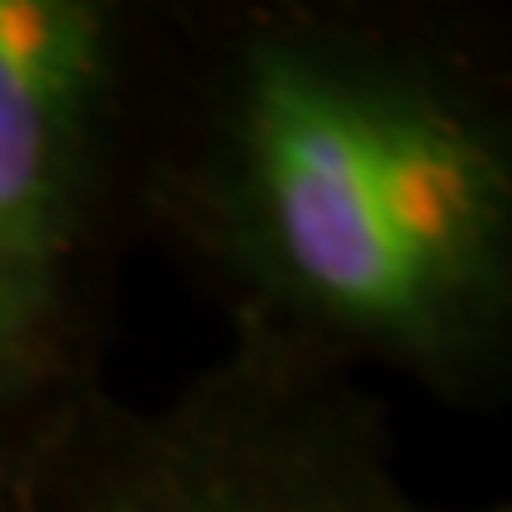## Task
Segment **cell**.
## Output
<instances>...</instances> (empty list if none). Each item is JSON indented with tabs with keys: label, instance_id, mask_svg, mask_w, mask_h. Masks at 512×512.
<instances>
[{
	"label": "cell",
	"instance_id": "277c9868",
	"mask_svg": "<svg viewBox=\"0 0 512 512\" xmlns=\"http://www.w3.org/2000/svg\"><path fill=\"white\" fill-rule=\"evenodd\" d=\"M29 422V418H24ZM15 432H19V422L15 427H0V489H5V465H10V446H15Z\"/></svg>",
	"mask_w": 512,
	"mask_h": 512
},
{
	"label": "cell",
	"instance_id": "6da1fadb",
	"mask_svg": "<svg viewBox=\"0 0 512 512\" xmlns=\"http://www.w3.org/2000/svg\"><path fill=\"white\" fill-rule=\"evenodd\" d=\"M138 195L228 342L512 403V5L143 15Z\"/></svg>",
	"mask_w": 512,
	"mask_h": 512
},
{
	"label": "cell",
	"instance_id": "7a4b0ae2",
	"mask_svg": "<svg viewBox=\"0 0 512 512\" xmlns=\"http://www.w3.org/2000/svg\"><path fill=\"white\" fill-rule=\"evenodd\" d=\"M0 512H422L366 384L233 347L162 399L86 375L19 422Z\"/></svg>",
	"mask_w": 512,
	"mask_h": 512
},
{
	"label": "cell",
	"instance_id": "3957f363",
	"mask_svg": "<svg viewBox=\"0 0 512 512\" xmlns=\"http://www.w3.org/2000/svg\"><path fill=\"white\" fill-rule=\"evenodd\" d=\"M143 10L0 0V427L86 380V271L133 133Z\"/></svg>",
	"mask_w": 512,
	"mask_h": 512
},
{
	"label": "cell",
	"instance_id": "5b68a950",
	"mask_svg": "<svg viewBox=\"0 0 512 512\" xmlns=\"http://www.w3.org/2000/svg\"><path fill=\"white\" fill-rule=\"evenodd\" d=\"M422 512H437V508H427V503H422ZM484 512H512V503H503V508H484Z\"/></svg>",
	"mask_w": 512,
	"mask_h": 512
}]
</instances>
